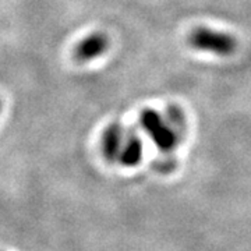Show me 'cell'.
I'll list each match as a JSON object with an SVG mask.
<instances>
[{
	"label": "cell",
	"mask_w": 251,
	"mask_h": 251,
	"mask_svg": "<svg viewBox=\"0 0 251 251\" xmlns=\"http://www.w3.org/2000/svg\"><path fill=\"white\" fill-rule=\"evenodd\" d=\"M141 159H143V143L135 133H130L126 135L125 144H123V148L120 151L117 161L123 166L131 168V166L138 165Z\"/></svg>",
	"instance_id": "5"
},
{
	"label": "cell",
	"mask_w": 251,
	"mask_h": 251,
	"mask_svg": "<svg viewBox=\"0 0 251 251\" xmlns=\"http://www.w3.org/2000/svg\"><path fill=\"white\" fill-rule=\"evenodd\" d=\"M109 48V38L103 32H92L82 38L74 46V59L80 63H87L106 53Z\"/></svg>",
	"instance_id": "3"
},
{
	"label": "cell",
	"mask_w": 251,
	"mask_h": 251,
	"mask_svg": "<svg viewBox=\"0 0 251 251\" xmlns=\"http://www.w3.org/2000/svg\"><path fill=\"white\" fill-rule=\"evenodd\" d=\"M188 44L197 50L216 56H230L237 46V42L232 35L206 27H198L191 31Z\"/></svg>",
	"instance_id": "2"
},
{
	"label": "cell",
	"mask_w": 251,
	"mask_h": 251,
	"mask_svg": "<svg viewBox=\"0 0 251 251\" xmlns=\"http://www.w3.org/2000/svg\"><path fill=\"white\" fill-rule=\"evenodd\" d=\"M0 109H1V103H0Z\"/></svg>",
	"instance_id": "6"
},
{
	"label": "cell",
	"mask_w": 251,
	"mask_h": 251,
	"mask_svg": "<svg viewBox=\"0 0 251 251\" xmlns=\"http://www.w3.org/2000/svg\"><path fill=\"white\" fill-rule=\"evenodd\" d=\"M125 140L126 134L125 130L122 128V126L117 125V123L109 125L108 128L102 134V144H100V147H102L103 156L110 162L117 161L119 155H120V151L123 148Z\"/></svg>",
	"instance_id": "4"
},
{
	"label": "cell",
	"mask_w": 251,
	"mask_h": 251,
	"mask_svg": "<svg viewBox=\"0 0 251 251\" xmlns=\"http://www.w3.org/2000/svg\"><path fill=\"white\" fill-rule=\"evenodd\" d=\"M140 123L144 131L151 137L155 145L162 151H172L177 143L179 135L168 117H163L152 109L144 110L140 116Z\"/></svg>",
	"instance_id": "1"
}]
</instances>
